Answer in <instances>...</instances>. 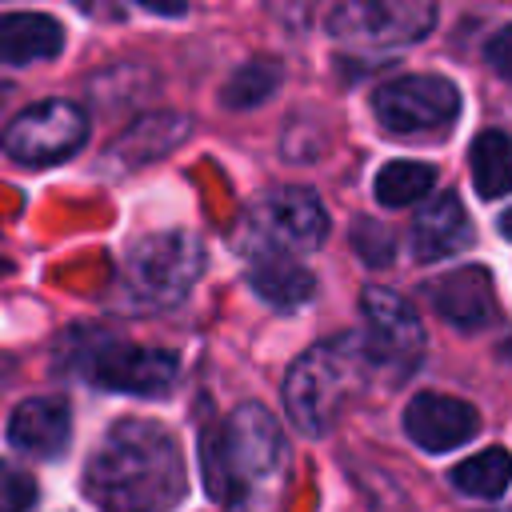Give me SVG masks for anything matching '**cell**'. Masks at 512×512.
I'll list each match as a JSON object with an SVG mask.
<instances>
[{"mask_svg": "<svg viewBox=\"0 0 512 512\" xmlns=\"http://www.w3.org/2000/svg\"><path fill=\"white\" fill-rule=\"evenodd\" d=\"M80 8H88V12H100V16H120V8H116V0H76Z\"/></svg>", "mask_w": 512, "mask_h": 512, "instance_id": "d4e9b609", "label": "cell"}, {"mask_svg": "<svg viewBox=\"0 0 512 512\" xmlns=\"http://www.w3.org/2000/svg\"><path fill=\"white\" fill-rule=\"evenodd\" d=\"M352 248H356V256H360L364 264H372V268H384V264L396 256L392 232H388L384 224H376V220H356V224H352Z\"/></svg>", "mask_w": 512, "mask_h": 512, "instance_id": "44dd1931", "label": "cell"}, {"mask_svg": "<svg viewBox=\"0 0 512 512\" xmlns=\"http://www.w3.org/2000/svg\"><path fill=\"white\" fill-rule=\"evenodd\" d=\"M324 232L328 212L312 188H276L244 216L236 244L248 256H296L320 248Z\"/></svg>", "mask_w": 512, "mask_h": 512, "instance_id": "277c9868", "label": "cell"}, {"mask_svg": "<svg viewBox=\"0 0 512 512\" xmlns=\"http://www.w3.org/2000/svg\"><path fill=\"white\" fill-rule=\"evenodd\" d=\"M80 368L112 392H132V396H160L176 380V356L164 348H136L124 340L96 336L84 344Z\"/></svg>", "mask_w": 512, "mask_h": 512, "instance_id": "52a82bcc", "label": "cell"}, {"mask_svg": "<svg viewBox=\"0 0 512 512\" xmlns=\"http://www.w3.org/2000/svg\"><path fill=\"white\" fill-rule=\"evenodd\" d=\"M484 56H488V64H492V72L512 88V24L508 28H500L492 40H488V48H484Z\"/></svg>", "mask_w": 512, "mask_h": 512, "instance_id": "603a6c76", "label": "cell"}, {"mask_svg": "<svg viewBox=\"0 0 512 512\" xmlns=\"http://www.w3.org/2000/svg\"><path fill=\"white\" fill-rule=\"evenodd\" d=\"M436 184V168L420 164V160H392L376 172V200L388 208H408L416 200H424Z\"/></svg>", "mask_w": 512, "mask_h": 512, "instance_id": "ac0fdd59", "label": "cell"}, {"mask_svg": "<svg viewBox=\"0 0 512 512\" xmlns=\"http://www.w3.org/2000/svg\"><path fill=\"white\" fill-rule=\"evenodd\" d=\"M436 20V0H352L336 12L332 32L344 40L408 44L420 40Z\"/></svg>", "mask_w": 512, "mask_h": 512, "instance_id": "30bf717a", "label": "cell"}, {"mask_svg": "<svg viewBox=\"0 0 512 512\" xmlns=\"http://www.w3.org/2000/svg\"><path fill=\"white\" fill-rule=\"evenodd\" d=\"M200 268H204V248L188 232L144 236L128 256V272L136 288L152 300H180L196 284Z\"/></svg>", "mask_w": 512, "mask_h": 512, "instance_id": "9c48e42d", "label": "cell"}, {"mask_svg": "<svg viewBox=\"0 0 512 512\" xmlns=\"http://www.w3.org/2000/svg\"><path fill=\"white\" fill-rule=\"evenodd\" d=\"M472 184L484 200L512 192V136L508 132H480L468 148Z\"/></svg>", "mask_w": 512, "mask_h": 512, "instance_id": "e0dca14e", "label": "cell"}, {"mask_svg": "<svg viewBox=\"0 0 512 512\" xmlns=\"http://www.w3.org/2000/svg\"><path fill=\"white\" fill-rule=\"evenodd\" d=\"M468 240H472V220L460 208V196L456 192H440L428 208L416 212V224H412V252H416V260L452 256Z\"/></svg>", "mask_w": 512, "mask_h": 512, "instance_id": "5bb4252c", "label": "cell"}, {"mask_svg": "<svg viewBox=\"0 0 512 512\" xmlns=\"http://www.w3.org/2000/svg\"><path fill=\"white\" fill-rule=\"evenodd\" d=\"M4 380H8V360H0V388H4Z\"/></svg>", "mask_w": 512, "mask_h": 512, "instance_id": "4316f807", "label": "cell"}, {"mask_svg": "<svg viewBox=\"0 0 512 512\" xmlns=\"http://www.w3.org/2000/svg\"><path fill=\"white\" fill-rule=\"evenodd\" d=\"M368 368H372V356L360 336H336L308 348L284 380L288 416L304 432L324 436L328 424L340 416L344 400L368 380Z\"/></svg>", "mask_w": 512, "mask_h": 512, "instance_id": "3957f363", "label": "cell"}, {"mask_svg": "<svg viewBox=\"0 0 512 512\" xmlns=\"http://www.w3.org/2000/svg\"><path fill=\"white\" fill-rule=\"evenodd\" d=\"M512 480V456L504 448H484L452 468V484L468 496H500Z\"/></svg>", "mask_w": 512, "mask_h": 512, "instance_id": "d6986e66", "label": "cell"}, {"mask_svg": "<svg viewBox=\"0 0 512 512\" xmlns=\"http://www.w3.org/2000/svg\"><path fill=\"white\" fill-rule=\"evenodd\" d=\"M432 308L452 324V328H480L492 320V276L484 264H464L444 272L436 284H428Z\"/></svg>", "mask_w": 512, "mask_h": 512, "instance_id": "7c38bea8", "label": "cell"}, {"mask_svg": "<svg viewBox=\"0 0 512 512\" xmlns=\"http://www.w3.org/2000/svg\"><path fill=\"white\" fill-rule=\"evenodd\" d=\"M88 136V116L72 100H44L16 112L4 128V152L16 164L44 168L68 160Z\"/></svg>", "mask_w": 512, "mask_h": 512, "instance_id": "5b68a950", "label": "cell"}, {"mask_svg": "<svg viewBox=\"0 0 512 512\" xmlns=\"http://www.w3.org/2000/svg\"><path fill=\"white\" fill-rule=\"evenodd\" d=\"M284 460V440L276 420L260 404H240L224 424L200 436L204 488L212 500L232 504L248 484L268 480Z\"/></svg>", "mask_w": 512, "mask_h": 512, "instance_id": "7a4b0ae2", "label": "cell"}, {"mask_svg": "<svg viewBox=\"0 0 512 512\" xmlns=\"http://www.w3.org/2000/svg\"><path fill=\"white\" fill-rule=\"evenodd\" d=\"M248 284L264 304H272L280 312H292V308L308 304L312 292H316V276L304 264H296L292 256H256V264L248 272Z\"/></svg>", "mask_w": 512, "mask_h": 512, "instance_id": "2e32d148", "label": "cell"}, {"mask_svg": "<svg viewBox=\"0 0 512 512\" xmlns=\"http://www.w3.org/2000/svg\"><path fill=\"white\" fill-rule=\"evenodd\" d=\"M136 4H144V8H152V12H164V16H176V12L188 8V0H136Z\"/></svg>", "mask_w": 512, "mask_h": 512, "instance_id": "cb8c5ba5", "label": "cell"}, {"mask_svg": "<svg viewBox=\"0 0 512 512\" xmlns=\"http://www.w3.org/2000/svg\"><path fill=\"white\" fill-rule=\"evenodd\" d=\"M500 232H504V236H508V240H512V208H508V212H504V216H500Z\"/></svg>", "mask_w": 512, "mask_h": 512, "instance_id": "484cf974", "label": "cell"}, {"mask_svg": "<svg viewBox=\"0 0 512 512\" xmlns=\"http://www.w3.org/2000/svg\"><path fill=\"white\" fill-rule=\"evenodd\" d=\"M276 80H280V68H276V64L252 60V64H244L240 72H232V80H228L224 92H220V104L232 108V112H248V108L264 104V100L276 92Z\"/></svg>", "mask_w": 512, "mask_h": 512, "instance_id": "ffe728a7", "label": "cell"}, {"mask_svg": "<svg viewBox=\"0 0 512 512\" xmlns=\"http://www.w3.org/2000/svg\"><path fill=\"white\" fill-rule=\"evenodd\" d=\"M84 492L100 512H168L184 500L176 440L152 420H120L84 468Z\"/></svg>", "mask_w": 512, "mask_h": 512, "instance_id": "6da1fadb", "label": "cell"}, {"mask_svg": "<svg viewBox=\"0 0 512 512\" xmlns=\"http://www.w3.org/2000/svg\"><path fill=\"white\" fill-rule=\"evenodd\" d=\"M8 440L28 456H60L72 440V412L56 396H32L8 416Z\"/></svg>", "mask_w": 512, "mask_h": 512, "instance_id": "4fadbf2b", "label": "cell"}, {"mask_svg": "<svg viewBox=\"0 0 512 512\" xmlns=\"http://www.w3.org/2000/svg\"><path fill=\"white\" fill-rule=\"evenodd\" d=\"M476 428H480L476 408L444 392H420L404 408V432L428 452H452L464 440H472Z\"/></svg>", "mask_w": 512, "mask_h": 512, "instance_id": "8fae6325", "label": "cell"}, {"mask_svg": "<svg viewBox=\"0 0 512 512\" xmlns=\"http://www.w3.org/2000/svg\"><path fill=\"white\" fill-rule=\"evenodd\" d=\"M364 312V348L372 356V368H388L392 376H408L424 356V328L420 316L388 288H364L360 296Z\"/></svg>", "mask_w": 512, "mask_h": 512, "instance_id": "8992f818", "label": "cell"}, {"mask_svg": "<svg viewBox=\"0 0 512 512\" xmlns=\"http://www.w3.org/2000/svg\"><path fill=\"white\" fill-rule=\"evenodd\" d=\"M64 44V28L56 16L44 12H8L0 16V60L4 64H32L56 56Z\"/></svg>", "mask_w": 512, "mask_h": 512, "instance_id": "9a60e30c", "label": "cell"}, {"mask_svg": "<svg viewBox=\"0 0 512 512\" xmlns=\"http://www.w3.org/2000/svg\"><path fill=\"white\" fill-rule=\"evenodd\" d=\"M372 108L388 132L412 136V132L448 128L460 112V92L444 76H400L372 92Z\"/></svg>", "mask_w": 512, "mask_h": 512, "instance_id": "ba28073f", "label": "cell"}, {"mask_svg": "<svg viewBox=\"0 0 512 512\" xmlns=\"http://www.w3.org/2000/svg\"><path fill=\"white\" fill-rule=\"evenodd\" d=\"M36 496H40L36 480L24 468L0 460V512H32Z\"/></svg>", "mask_w": 512, "mask_h": 512, "instance_id": "7402d4cb", "label": "cell"}]
</instances>
